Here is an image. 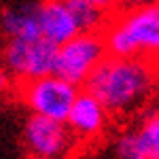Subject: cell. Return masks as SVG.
Listing matches in <instances>:
<instances>
[{
	"instance_id": "obj_12",
	"label": "cell",
	"mask_w": 159,
	"mask_h": 159,
	"mask_svg": "<svg viewBox=\"0 0 159 159\" xmlns=\"http://www.w3.org/2000/svg\"><path fill=\"white\" fill-rule=\"evenodd\" d=\"M117 157L119 159H147L140 148L136 144V138H134V132H127L119 138L117 142Z\"/></svg>"
},
{
	"instance_id": "obj_6",
	"label": "cell",
	"mask_w": 159,
	"mask_h": 159,
	"mask_svg": "<svg viewBox=\"0 0 159 159\" xmlns=\"http://www.w3.org/2000/svg\"><path fill=\"white\" fill-rule=\"evenodd\" d=\"M24 147L32 157L66 159L76 147V140L66 121L30 115L24 123Z\"/></svg>"
},
{
	"instance_id": "obj_8",
	"label": "cell",
	"mask_w": 159,
	"mask_h": 159,
	"mask_svg": "<svg viewBox=\"0 0 159 159\" xmlns=\"http://www.w3.org/2000/svg\"><path fill=\"white\" fill-rule=\"evenodd\" d=\"M36 19L40 36L55 47L81 32L79 21L66 0H45L36 4Z\"/></svg>"
},
{
	"instance_id": "obj_9",
	"label": "cell",
	"mask_w": 159,
	"mask_h": 159,
	"mask_svg": "<svg viewBox=\"0 0 159 159\" xmlns=\"http://www.w3.org/2000/svg\"><path fill=\"white\" fill-rule=\"evenodd\" d=\"M0 28L9 38H34L40 36L36 19V4L7 9L0 17Z\"/></svg>"
},
{
	"instance_id": "obj_2",
	"label": "cell",
	"mask_w": 159,
	"mask_h": 159,
	"mask_svg": "<svg viewBox=\"0 0 159 159\" xmlns=\"http://www.w3.org/2000/svg\"><path fill=\"white\" fill-rule=\"evenodd\" d=\"M110 55L121 57H159V0L129 7L112 19L102 34Z\"/></svg>"
},
{
	"instance_id": "obj_5",
	"label": "cell",
	"mask_w": 159,
	"mask_h": 159,
	"mask_svg": "<svg viewBox=\"0 0 159 159\" xmlns=\"http://www.w3.org/2000/svg\"><path fill=\"white\" fill-rule=\"evenodd\" d=\"M55 55H57V47L43 36L9 38L2 53V61L7 74L19 81H32L53 72Z\"/></svg>"
},
{
	"instance_id": "obj_10",
	"label": "cell",
	"mask_w": 159,
	"mask_h": 159,
	"mask_svg": "<svg viewBox=\"0 0 159 159\" xmlns=\"http://www.w3.org/2000/svg\"><path fill=\"white\" fill-rule=\"evenodd\" d=\"M136 144L147 159H159V112L144 117L134 132Z\"/></svg>"
},
{
	"instance_id": "obj_15",
	"label": "cell",
	"mask_w": 159,
	"mask_h": 159,
	"mask_svg": "<svg viewBox=\"0 0 159 159\" xmlns=\"http://www.w3.org/2000/svg\"><path fill=\"white\" fill-rule=\"evenodd\" d=\"M123 4L129 9V7H138V4H144V2H148V0H121Z\"/></svg>"
},
{
	"instance_id": "obj_13",
	"label": "cell",
	"mask_w": 159,
	"mask_h": 159,
	"mask_svg": "<svg viewBox=\"0 0 159 159\" xmlns=\"http://www.w3.org/2000/svg\"><path fill=\"white\" fill-rule=\"evenodd\" d=\"M85 2L93 4V7H96V9H100V11L108 13L110 9H115V4H117L119 0H85Z\"/></svg>"
},
{
	"instance_id": "obj_7",
	"label": "cell",
	"mask_w": 159,
	"mask_h": 159,
	"mask_svg": "<svg viewBox=\"0 0 159 159\" xmlns=\"http://www.w3.org/2000/svg\"><path fill=\"white\" fill-rule=\"evenodd\" d=\"M108 119L110 112L100 104L98 98H93L85 89L76 93L72 106L68 110L66 125L72 132L76 142H93L106 132Z\"/></svg>"
},
{
	"instance_id": "obj_3",
	"label": "cell",
	"mask_w": 159,
	"mask_h": 159,
	"mask_svg": "<svg viewBox=\"0 0 159 159\" xmlns=\"http://www.w3.org/2000/svg\"><path fill=\"white\" fill-rule=\"evenodd\" d=\"M108 55L104 36L98 30L79 32L66 43L57 47L55 55V68L53 74L66 79L72 85H83L87 76L93 72V68Z\"/></svg>"
},
{
	"instance_id": "obj_11",
	"label": "cell",
	"mask_w": 159,
	"mask_h": 159,
	"mask_svg": "<svg viewBox=\"0 0 159 159\" xmlns=\"http://www.w3.org/2000/svg\"><path fill=\"white\" fill-rule=\"evenodd\" d=\"M72 9L74 17L79 21V28L81 32H89V30H100V25L104 24L106 19V13L96 9L93 4H89L85 0H66Z\"/></svg>"
},
{
	"instance_id": "obj_14",
	"label": "cell",
	"mask_w": 159,
	"mask_h": 159,
	"mask_svg": "<svg viewBox=\"0 0 159 159\" xmlns=\"http://www.w3.org/2000/svg\"><path fill=\"white\" fill-rule=\"evenodd\" d=\"M7 87H9V74H7V70L0 68V93H4Z\"/></svg>"
},
{
	"instance_id": "obj_4",
	"label": "cell",
	"mask_w": 159,
	"mask_h": 159,
	"mask_svg": "<svg viewBox=\"0 0 159 159\" xmlns=\"http://www.w3.org/2000/svg\"><path fill=\"white\" fill-rule=\"evenodd\" d=\"M76 93L79 87L53 72L32 81H24L21 85V102L28 106V110L32 115L55 121H66Z\"/></svg>"
},
{
	"instance_id": "obj_16",
	"label": "cell",
	"mask_w": 159,
	"mask_h": 159,
	"mask_svg": "<svg viewBox=\"0 0 159 159\" xmlns=\"http://www.w3.org/2000/svg\"><path fill=\"white\" fill-rule=\"evenodd\" d=\"M32 159H40V157H32Z\"/></svg>"
},
{
	"instance_id": "obj_1",
	"label": "cell",
	"mask_w": 159,
	"mask_h": 159,
	"mask_svg": "<svg viewBox=\"0 0 159 159\" xmlns=\"http://www.w3.org/2000/svg\"><path fill=\"white\" fill-rule=\"evenodd\" d=\"M155 81L157 74L151 60L108 53L83 85L110 115H127L148 100Z\"/></svg>"
}]
</instances>
